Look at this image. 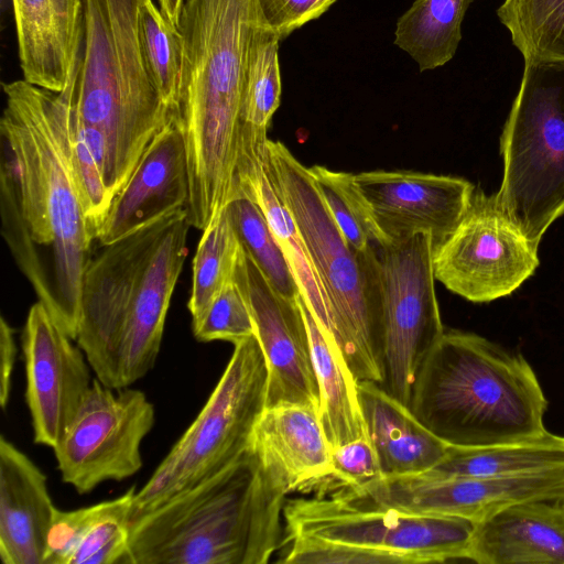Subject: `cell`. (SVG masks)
<instances>
[{
	"mask_svg": "<svg viewBox=\"0 0 564 564\" xmlns=\"http://www.w3.org/2000/svg\"><path fill=\"white\" fill-rule=\"evenodd\" d=\"M226 207L245 252L278 292L296 301L301 294L299 284L260 206L242 195Z\"/></svg>",
	"mask_w": 564,
	"mask_h": 564,
	"instance_id": "cell-33",
	"label": "cell"
},
{
	"mask_svg": "<svg viewBox=\"0 0 564 564\" xmlns=\"http://www.w3.org/2000/svg\"><path fill=\"white\" fill-rule=\"evenodd\" d=\"M241 245L225 206L203 230L193 259L187 303L192 328L198 325L216 296L234 280Z\"/></svg>",
	"mask_w": 564,
	"mask_h": 564,
	"instance_id": "cell-31",
	"label": "cell"
},
{
	"mask_svg": "<svg viewBox=\"0 0 564 564\" xmlns=\"http://www.w3.org/2000/svg\"><path fill=\"white\" fill-rule=\"evenodd\" d=\"M185 0H159V9L164 18L175 26H180Z\"/></svg>",
	"mask_w": 564,
	"mask_h": 564,
	"instance_id": "cell-41",
	"label": "cell"
},
{
	"mask_svg": "<svg viewBox=\"0 0 564 564\" xmlns=\"http://www.w3.org/2000/svg\"><path fill=\"white\" fill-rule=\"evenodd\" d=\"M358 395L383 477L423 474L444 458L449 444L381 384L358 381Z\"/></svg>",
	"mask_w": 564,
	"mask_h": 564,
	"instance_id": "cell-24",
	"label": "cell"
},
{
	"mask_svg": "<svg viewBox=\"0 0 564 564\" xmlns=\"http://www.w3.org/2000/svg\"><path fill=\"white\" fill-rule=\"evenodd\" d=\"M500 154L503 175L497 198L539 247L564 215V61H524Z\"/></svg>",
	"mask_w": 564,
	"mask_h": 564,
	"instance_id": "cell-8",
	"label": "cell"
},
{
	"mask_svg": "<svg viewBox=\"0 0 564 564\" xmlns=\"http://www.w3.org/2000/svg\"><path fill=\"white\" fill-rule=\"evenodd\" d=\"M267 388L268 367L253 335L235 345L196 419L135 492L130 522L239 459L265 409Z\"/></svg>",
	"mask_w": 564,
	"mask_h": 564,
	"instance_id": "cell-9",
	"label": "cell"
},
{
	"mask_svg": "<svg viewBox=\"0 0 564 564\" xmlns=\"http://www.w3.org/2000/svg\"><path fill=\"white\" fill-rule=\"evenodd\" d=\"M249 448L282 475L290 492L332 479V451L315 408H265L254 425Z\"/></svg>",
	"mask_w": 564,
	"mask_h": 564,
	"instance_id": "cell-23",
	"label": "cell"
},
{
	"mask_svg": "<svg viewBox=\"0 0 564 564\" xmlns=\"http://www.w3.org/2000/svg\"><path fill=\"white\" fill-rule=\"evenodd\" d=\"M145 1L84 0L83 56L67 86L79 127L104 144V181L112 198L152 140L176 118L142 65L138 26Z\"/></svg>",
	"mask_w": 564,
	"mask_h": 564,
	"instance_id": "cell-5",
	"label": "cell"
},
{
	"mask_svg": "<svg viewBox=\"0 0 564 564\" xmlns=\"http://www.w3.org/2000/svg\"><path fill=\"white\" fill-rule=\"evenodd\" d=\"M189 177L185 138L176 118L152 140L130 178L113 197L97 241L107 246L188 207Z\"/></svg>",
	"mask_w": 564,
	"mask_h": 564,
	"instance_id": "cell-19",
	"label": "cell"
},
{
	"mask_svg": "<svg viewBox=\"0 0 564 564\" xmlns=\"http://www.w3.org/2000/svg\"><path fill=\"white\" fill-rule=\"evenodd\" d=\"M258 0H185L184 75L177 121L188 162L191 226L204 230L234 199L248 51Z\"/></svg>",
	"mask_w": 564,
	"mask_h": 564,
	"instance_id": "cell-2",
	"label": "cell"
},
{
	"mask_svg": "<svg viewBox=\"0 0 564 564\" xmlns=\"http://www.w3.org/2000/svg\"><path fill=\"white\" fill-rule=\"evenodd\" d=\"M409 406L452 446L511 444L550 433L547 400L528 360L460 329H444L417 372Z\"/></svg>",
	"mask_w": 564,
	"mask_h": 564,
	"instance_id": "cell-4",
	"label": "cell"
},
{
	"mask_svg": "<svg viewBox=\"0 0 564 564\" xmlns=\"http://www.w3.org/2000/svg\"><path fill=\"white\" fill-rule=\"evenodd\" d=\"M279 35L261 15L253 30L247 58L242 98L241 142L265 144L272 116L281 100Z\"/></svg>",
	"mask_w": 564,
	"mask_h": 564,
	"instance_id": "cell-29",
	"label": "cell"
},
{
	"mask_svg": "<svg viewBox=\"0 0 564 564\" xmlns=\"http://www.w3.org/2000/svg\"><path fill=\"white\" fill-rule=\"evenodd\" d=\"M332 470V479H337L348 491H357L383 476L377 452L368 436L333 449Z\"/></svg>",
	"mask_w": 564,
	"mask_h": 564,
	"instance_id": "cell-38",
	"label": "cell"
},
{
	"mask_svg": "<svg viewBox=\"0 0 564 564\" xmlns=\"http://www.w3.org/2000/svg\"><path fill=\"white\" fill-rule=\"evenodd\" d=\"M281 563L423 564L467 560L475 522L420 516L355 498H293L283 507Z\"/></svg>",
	"mask_w": 564,
	"mask_h": 564,
	"instance_id": "cell-7",
	"label": "cell"
},
{
	"mask_svg": "<svg viewBox=\"0 0 564 564\" xmlns=\"http://www.w3.org/2000/svg\"><path fill=\"white\" fill-rule=\"evenodd\" d=\"M181 209L102 246L86 268L76 344L96 378L112 389H117L116 348L122 319L147 264Z\"/></svg>",
	"mask_w": 564,
	"mask_h": 564,
	"instance_id": "cell-13",
	"label": "cell"
},
{
	"mask_svg": "<svg viewBox=\"0 0 564 564\" xmlns=\"http://www.w3.org/2000/svg\"><path fill=\"white\" fill-rule=\"evenodd\" d=\"M189 226L184 207L145 267L118 335L117 389L132 386L156 362L170 302L187 257Z\"/></svg>",
	"mask_w": 564,
	"mask_h": 564,
	"instance_id": "cell-18",
	"label": "cell"
},
{
	"mask_svg": "<svg viewBox=\"0 0 564 564\" xmlns=\"http://www.w3.org/2000/svg\"><path fill=\"white\" fill-rule=\"evenodd\" d=\"M138 36L145 74L161 100L177 118L185 59L183 35L152 0H147L140 10Z\"/></svg>",
	"mask_w": 564,
	"mask_h": 564,
	"instance_id": "cell-30",
	"label": "cell"
},
{
	"mask_svg": "<svg viewBox=\"0 0 564 564\" xmlns=\"http://www.w3.org/2000/svg\"><path fill=\"white\" fill-rule=\"evenodd\" d=\"M268 170L291 212L327 299L332 334L358 381L383 384L384 346L378 248H354L337 227L308 167L268 141Z\"/></svg>",
	"mask_w": 564,
	"mask_h": 564,
	"instance_id": "cell-6",
	"label": "cell"
},
{
	"mask_svg": "<svg viewBox=\"0 0 564 564\" xmlns=\"http://www.w3.org/2000/svg\"><path fill=\"white\" fill-rule=\"evenodd\" d=\"M242 195L253 199L264 213L296 279L303 299L318 323L332 334L326 295L295 220L279 195L269 173L268 149L264 153L245 155L240 159L235 198Z\"/></svg>",
	"mask_w": 564,
	"mask_h": 564,
	"instance_id": "cell-25",
	"label": "cell"
},
{
	"mask_svg": "<svg viewBox=\"0 0 564 564\" xmlns=\"http://www.w3.org/2000/svg\"><path fill=\"white\" fill-rule=\"evenodd\" d=\"M154 422V405L143 391L94 379L53 448L62 480L85 495L104 481L133 476L143 466L141 445Z\"/></svg>",
	"mask_w": 564,
	"mask_h": 564,
	"instance_id": "cell-12",
	"label": "cell"
},
{
	"mask_svg": "<svg viewBox=\"0 0 564 564\" xmlns=\"http://www.w3.org/2000/svg\"><path fill=\"white\" fill-rule=\"evenodd\" d=\"M299 302L307 325L319 389L318 416L330 451L367 436L355 378L334 336L316 319L302 294Z\"/></svg>",
	"mask_w": 564,
	"mask_h": 564,
	"instance_id": "cell-26",
	"label": "cell"
},
{
	"mask_svg": "<svg viewBox=\"0 0 564 564\" xmlns=\"http://www.w3.org/2000/svg\"><path fill=\"white\" fill-rule=\"evenodd\" d=\"M192 329L195 338L204 343L226 340L236 345L256 335L249 305L235 280L220 291Z\"/></svg>",
	"mask_w": 564,
	"mask_h": 564,
	"instance_id": "cell-36",
	"label": "cell"
},
{
	"mask_svg": "<svg viewBox=\"0 0 564 564\" xmlns=\"http://www.w3.org/2000/svg\"><path fill=\"white\" fill-rule=\"evenodd\" d=\"M14 330L1 317L0 322V404L6 409L11 394V379L17 356Z\"/></svg>",
	"mask_w": 564,
	"mask_h": 564,
	"instance_id": "cell-40",
	"label": "cell"
},
{
	"mask_svg": "<svg viewBox=\"0 0 564 564\" xmlns=\"http://www.w3.org/2000/svg\"><path fill=\"white\" fill-rule=\"evenodd\" d=\"M467 560L564 564V502H519L475 523Z\"/></svg>",
	"mask_w": 564,
	"mask_h": 564,
	"instance_id": "cell-22",
	"label": "cell"
},
{
	"mask_svg": "<svg viewBox=\"0 0 564 564\" xmlns=\"http://www.w3.org/2000/svg\"><path fill=\"white\" fill-rule=\"evenodd\" d=\"M564 467V436L485 447L449 445L444 458L423 473L435 478L502 477Z\"/></svg>",
	"mask_w": 564,
	"mask_h": 564,
	"instance_id": "cell-27",
	"label": "cell"
},
{
	"mask_svg": "<svg viewBox=\"0 0 564 564\" xmlns=\"http://www.w3.org/2000/svg\"><path fill=\"white\" fill-rule=\"evenodd\" d=\"M263 18L280 40L323 15L336 0H258Z\"/></svg>",
	"mask_w": 564,
	"mask_h": 564,
	"instance_id": "cell-39",
	"label": "cell"
},
{
	"mask_svg": "<svg viewBox=\"0 0 564 564\" xmlns=\"http://www.w3.org/2000/svg\"><path fill=\"white\" fill-rule=\"evenodd\" d=\"M289 486L251 449L130 522L127 564H265Z\"/></svg>",
	"mask_w": 564,
	"mask_h": 564,
	"instance_id": "cell-3",
	"label": "cell"
},
{
	"mask_svg": "<svg viewBox=\"0 0 564 564\" xmlns=\"http://www.w3.org/2000/svg\"><path fill=\"white\" fill-rule=\"evenodd\" d=\"M111 500L75 509H55L46 539L44 564H69L89 528L110 508Z\"/></svg>",
	"mask_w": 564,
	"mask_h": 564,
	"instance_id": "cell-37",
	"label": "cell"
},
{
	"mask_svg": "<svg viewBox=\"0 0 564 564\" xmlns=\"http://www.w3.org/2000/svg\"><path fill=\"white\" fill-rule=\"evenodd\" d=\"M56 507L44 473L0 437V558L3 564H44Z\"/></svg>",
	"mask_w": 564,
	"mask_h": 564,
	"instance_id": "cell-21",
	"label": "cell"
},
{
	"mask_svg": "<svg viewBox=\"0 0 564 564\" xmlns=\"http://www.w3.org/2000/svg\"><path fill=\"white\" fill-rule=\"evenodd\" d=\"M434 249L430 235L378 248L386 371L382 387L406 405L422 364L445 329L435 292Z\"/></svg>",
	"mask_w": 564,
	"mask_h": 564,
	"instance_id": "cell-10",
	"label": "cell"
},
{
	"mask_svg": "<svg viewBox=\"0 0 564 564\" xmlns=\"http://www.w3.org/2000/svg\"><path fill=\"white\" fill-rule=\"evenodd\" d=\"M135 486L112 499L110 508L89 528L69 564H127Z\"/></svg>",
	"mask_w": 564,
	"mask_h": 564,
	"instance_id": "cell-35",
	"label": "cell"
},
{
	"mask_svg": "<svg viewBox=\"0 0 564 564\" xmlns=\"http://www.w3.org/2000/svg\"><path fill=\"white\" fill-rule=\"evenodd\" d=\"M308 170L347 242L360 251L382 247V237L356 185L355 174L318 164Z\"/></svg>",
	"mask_w": 564,
	"mask_h": 564,
	"instance_id": "cell-34",
	"label": "cell"
},
{
	"mask_svg": "<svg viewBox=\"0 0 564 564\" xmlns=\"http://www.w3.org/2000/svg\"><path fill=\"white\" fill-rule=\"evenodd\" d=\"M364 496L384 508L420 516L458 517L477 523L519 502H564V467L502 477H381L364 489Z\"/></svg>",
	"mask_w": 564,
	"mask_h": 564,
	"instance_id": "cell-14",
	"label": "cell"
},
{
	"mask_svg": "<svg viewBox=\"0 0 564 564\" xmlns=\"http://www.w3.org/2000/svg\"><path fill=\"white\" fill-rule=\"evenodd\" d=\"M470 0H415L398 19L394 44L420 72L449 62L462 40V22Z\"/></svg>",
	"mask_w": 564,
	"mask_h": 564,
	"instance_id": "cell-28",
	"label": "cell"
},
{
	"mask_svg": "<svg viewBox=\"0 0 564 564\" xmlns=\"http://www.w3.org/2000/svg\"><path fill=\"white\" fill-rule=\"evenodd\" d=\"M355 182L382 247L416 235H430L437 246L457 227L475 191L466 178L415 171L360 172Z\"/></svg>",
	"mask_w": 564,
	"mask_h": 564,
	"instance_id": "cell-17",
	"label": "cell"
},
{
	"mask_svg": "<svg viewBox=\"0 0 564 564\" xmlns=\"http://www.w3.org/2000/svg\"><path fill=\"white\" fill-rule=\"evenodd\" d=\"M12 6L23 79L65 90L83 56L84 0H12Z\"/></svg>",
	"mask_w": 564,
	"mask_h": 564,
	"instance_id": "cell-20",
	"label": "cell"
},
{
	"mask_svg": "<svg viewBox=\"0 0 564 564\" xmlns=\"http://www.w3.org/2000/svg\"><path fill=\"white\" fill-rule=\"evenodd\" d=\"M234 280L249 305L267 362L265 408L297 404L319 410V389L299 296L292 301L278 292L242 247Z\"/></svg>",
	"mask_w": 564,
	"mask_h": 564,
	"instance_id": "cell-15",
	"label": "cell"
},
{
	"mask_svg": "<svg viewBox=\"0 0 564 564\" xmlns=\"http://www.w3.org/2000/svg\"><path fill=\"white\" fill-rule=\"evenodd\" d=\"M37 301L22 333L25 400L33 441L54 448L75 416L93 380L84 351Z\"/></svg>",
	"mask_w": 564,
	"mask_h": 564,
	"instance_id": "cell-16",
	"label": "cell"
},
{
	"mask_svg": "<svg viewBox=\"0 0 564 564\" xmlns=\"http://www.w3.org/2000/svg\"><path fill=\"white\" fill-rule=\"evenodd\" d=\"M2 236L39 301L76 340L91 230L56 119V93L24 79L2 85Z\"/></svg>",
	"mask_w": 564,
	"mask_h": 564,
	"instance_id": "cell-1",
	"label": "cell"
},
{
	"mask_svg": "<svg viewBox=\"0 0 564 564\" xmlns=\"http://www.w3.org/2000/svg\"><path fill=\"white\" fill-rule=\"evenodd\" d=\"M497 15L524 61H564V0H503Z\"/></svg>",
	"mask_w": 564,
	"mask_h": 564,
	"instance_id": "cell-32",
	"label": "cell"
},
{
	"mask_svg": "<svg viewBox=\"0 0 564 564\" xmlns=\"http://www.w3.org/2000/svg\"><path fill=\"white\" fill-rule=\"evenodd\" d=\"M538 250L496 193L487 195L475 187L457 227L435 246V280L469 302L488 303L510 295L534 274Z\"/></svg>",
	"mask_w": 564,
	"mask_h": 564,
	"instance_id": "cell-11",
	"label": "cell"
}]
</instances>
